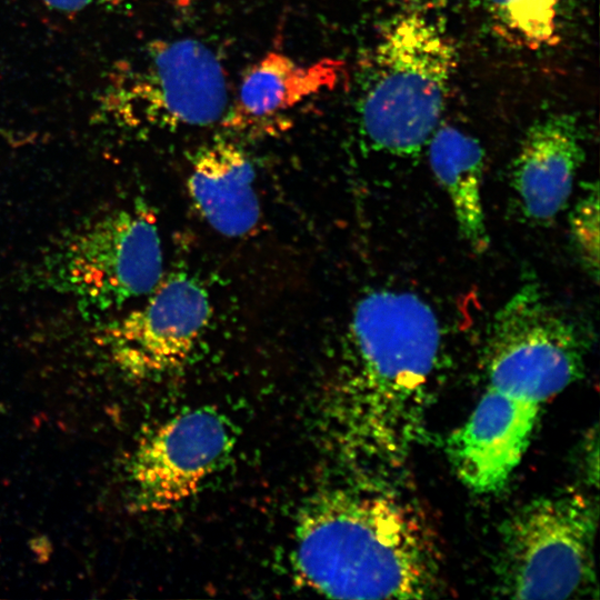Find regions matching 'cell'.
<instances>
[{
  "mask_svg": "<svg viewBox=\"0 0 600 600\" xmlns=\"http://www.w3.org/2000/svg\"><path fill=\"white\" fill-rule=\"evenodd\" d=\"M340 73L341 63L333 59L302 64L282 52L270 51L243 76L237 103L223 117L224 126L236 129L262 127L278 113L333 89Z\"/></svg>",
  "mask_w": 600,
  "mask_h": 600,
  "instance_id": "cell-13",
  "label": "cell"
},
{
  "mask_svg": "<svg viewBox=\"0 0 600 600\" xmlns=\"http://www.w3.org/2000/svg\"><path fill=\"white\" fill-rule=\"evenodd\" d=\"M540 408L487 387L448 439L449 460L462 483L478 493L501 489L528 448Z\"/></svg>",
  "mask_w": 600,
  "mask_h": 600,
  "instance_id": "cell-10",
  "label": "cell"
},
{
  "mask_svg": "<svg viewBox=\"0 0 600 600\" xmlns=\"http://www.w3.org/2000/svg\"><path fill=\"white\" fill-rule=\"evenodd\" d=\"M48 7L61 12H78L94 4H119L122 0H42Z\"/></svg>",
  "mask_w": 600,
  "mask_h": 600,
  "instance_id": "cell-17",
  "label": "cell"
},
{
  "mask_svg": "<svg viewBox=\"0 0 600 600\" xmlns=\"http://www.w3.org/2000/svg\"><path fill=\"white\" fill-rule=\"evenodd\" d=\"M147 302L111 323L103 333L117 362L138 377L180 368L211 319L206 288L182 271L162 278Z\"/></svg>",
  "mask_w": 600,
  "mask_h": 600,
  "instance_id": "cell-9",
  "label": "cell"
},
{
  "mask_svg": "<svg viewBox=\"0 0 600 600\" xmlns=\"http://www.w3.org/2000/svg\"><path fill=\"white\" fill-rule=\"evenodd\" d=\"M357 424L387 467H400L424 433L441 360V331L418 296L374 290L350 323Z\"/></svg>",
  "mask_w": 600,
  "mask_h": 600,
  "instance_id": "cell-2",
  "label": "cell"
},
{
  "mask_svg": "<svg viewBox=\"0 0 600 600\" xmlns=\"http://www.w3.org/2000/svg\"><path fill=\"white\" fill-rule=\"evenodd\" d=\"M598 190H590L576 206L571 216L574 243L587 267L598 274Z\"/></svg>",
  "mask_w": 600,
  "mask_h": 600,
  "instance_id": "cell-16",
  "label": "cell"
},
{
  "mask_svg": "<svg viewBox=\"0 0 600 600\" xmlns=\"http://www.w3.org/2000/svg\"><path fill=\"white\" fill-rule=\"evenodd\" d=\"M428 141L431 169L448 193L459 231L482 253L489 246L481 200L483 149L477 139L452 126L437 128Z\"/></svg>",
  "mask_w": 600,
  "mask_h": 600,
  "instance_id": "cell-14",
  "label": "cell"
},
{
  "mask_svg": "<svg viewBox=\"0 0 600 600\" xmlns=\"http://www.w3.org/2000/svg\"><path fill=\"white\" fill-rule=\"evenodd\" d=\"M140 58L120 68L110 92L114 111L161 128L206 127L223 119L226 73L204 43L191 38L156 40Z\"/></svg>",
  "mask_w": 600,
  "mask_h": 600,
  "instance_id": "cell-7",
  "label": "cell"
},
{
  "mask_svg": "<svg viewBox=\"0 0 600 600\" xmlns=\"http://www.w3.org/2000/svg\"><path fill=\"white\" fill-rule=\"evenodd\" d=\"M597 509L581 493L562 492L522 506L501 528L497 577L516 599H566L597 591Z\"/></svg>",
  "mask_w": 600,
  "mask_h": 600,
  "instance_id": "cell-4",
  "label": "cell"
},
{
  "mask_svg": "<svg viewBox=\"0 0 600 600\" xmlns=\"http://www.w3.org/2000/svg\"><path fill=\"white\" fill-rule=\"evenodd\" d=\"M254 169L234 143L216 141L192 158L188 190L203 219L219 233L243 237L260 219Z\"/></svg>",
  "mask_w": 600,
  "mask_h": 600,
  "instance_id": "cell-12",
  "label": "cell"
},
{
  "mask_svg": "<svg viewBox=\"0 0 600 600\" xmlns=\"http://www.w3.org/2000/svg\"><path fill=\"white\" fill-rule=\"evenodd\" d=\"M584 159L574 116L550 113L527 130L513 160L511 184L521 211L536 221L558 216L569 201Z\"/></svg>",
  "mask_w": 600,
  "mask_h": 600,
  "instance_id": "cell-11",
  "label": "cell"
},
{
  "mask_svg": "<svg viewBox=\"0 0 600 600\" xmlns=\"http://www.w3.org/2000/svg\"><path fill=\"white\" fill-rule=\"evenodd\" d=\"M586 341L534 283L497 312L486 348L487 387L542 406L582 374Z\"/></svg>",
  "mask_w": 600,
  "mask_h": 600,
  "instance_id": "cell-6",
  "label": "cell"
},
{
  "mask_svg": "<svg viewBox=\"0 0 600 600\" xmlns=\"http://www.w3.org/2000/svg\"><path fill=\"white\" fill-rule=\"evenodd\" d=\"M292 562L309 588L342 599H422L440 583V551L422 511L388 490H334L302 510Z\"/></svg>",
  "mask_w": 600,
  "mask_h": 600,
  "instance_id": "cell-1",
  "label": "cell"
},
{
  "mask_svg": "<svg viewBox=\"0 0 600 600\" xmlns=\"http://www.w3.org/2000/svg\"><path fill=\"white\" fill-rule=\"evenodd\" d=\"M456 64L438 21L421 12L397 17L374 49L360 99V124L371 146L418 153L438 128Z\"/></svg>",
  "mask_w": 600,
  "mask_h": 600,
  "instance_id": "cell-3",
  "label": "cell"
},
{
  "mask_svg": "<svg viewBox=\"0 0 600 600\" xmlns=\"http://www.w3.org/2000/svg\"><path fill=\"white\" fill-rule=\"evenodd\" d=\"M493 21L531 48L554 44L562 0H483Z\"/></svg>",
  "mask_w": 600,
  "mask_h": 600,
  "instance_id": "cell-15",
  "label": "cell"
},
{
  "mask_svg": "<svg viewBox=\"0 0 600 600\" xmlns=\"http://www.w3.org/2000/svg\"><path fill=\"white\" fill-rule=\"evenodd\" d=\"M46 278L88 309L107 311L149 294L163 278L157 219L144 203L79 228L44 261Z\"/></svg>",
  "mask_w": 600,
  "mask_h": 600,
  "instance_id": "cell-5",
  "label": "cell"
},
{
  "mask_svg": "<svg viewBox=\"0 0 600 600\" xmlns=\"http://www.w3.org/2000/svg\"><path fill=\"white\" fill-rule=\"evenodd\" d=\"M226 419L209 408L180 413L138 444L129 464L132 504L164 511L194 494L230 450Z\"/></svg>",
  "mask_w": 600,
  "mask_h": 600,
  "instance_id": "cell-8",
  "label": "cell"
}]
</instances>
